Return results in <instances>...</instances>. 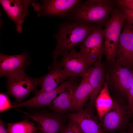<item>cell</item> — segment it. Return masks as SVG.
I'll return each instance as SVG.
<instances>
[{"label": "cell", "instance_id": "1", "mask_svg": "<svg viewBox=\"0 0 133 133\" xmlns=\"http://www.w3.org/2000/svg\"><path fill=\"white\" fill-rule=\"evenodd\" d=\"M98 26L78 21L63 23L59 26L56 33L53 35L56 41L52 52L53 64L57 58L80 45L90 33Z\"/></svg>", "mask_w": 133, "mask_h": 133}, {"label": "cell", "instance_id": "2", "mask_svg": "<svg viewBox=\"0 0 133 133\" xmlns=\"http://www.w3.org/2000/svg\"><path fill=\"white\" fill-rule=\"evenodd\" d=\"M115 0H87L78 3L66 17L70 20L101 26L116 8Z\"/></svg>", "mask_w": 133, "mask_h": 133}, {"label": "cell", "instance_id": "3", "mask_svg": "<svg viewBox=\"0 0 133 133\" xmlns=\"http://www.w3.org/2000/svg\"><path fill=\"white\" fill-rule=\"evenodd\" d=\"M126 20L125 15L120 9L116 8L104 29V54L107 61L109 63L115 61L117 42Z\"/></svg>", "mask_w": 133, "mask_h": 133}, {"label": "cell", "instance_id": "4", "mask_svg": "<svg viewBox=\"0 0 133 133\" xmlns=\"http://www.w3.org/2000/svg\"><path fill=\"white\" fill-rule=\"evenodd\" d=\"M6 84L8 94L15 99L13 105L22 102L30 93H35L39 85L38 78H32L23 72L7 77Z\"/></svg>", "mask_w": 133, "mask_h": 133}, {"label": "cell", "instance_id": "5", "mask_svg": "<svg viewBox=\"0 0 133 133\" xmlns=\"http://www.w3.org/2000/svg\"><path fill=\"white\" fill-rule=\"evenodd\" d=\"M104 30L98 26L80 45L79 52L91 65L104 53Z\"/></svg>", "mask_w": 133, "mask_h": 133}, {"label": "cell", "instance_id": "6", "mask_svg": "<svg viewBox=\"0 0 133 133\" xmlns=\"http://www.w3.org/2000/svg\"><path fill=\"white\" fill-rule=\"evenodd\" d=\"M24 113V117L35 122L42 133H60L64 127L63 118L59 114L34 110L30 113Z\"/></svg>", "mask_w": 133, "mask_h": 133}, {"label": "cell", "instance_id": "7", "mask_svg": "<svg viewBox=\"0 0 133 133\" xmlns=\"http://www.w3.org/2000/svg\"><path fill=\"white\" fill-rule=\"evenodd\" d=\"M80 0H46L41 3L36 1L32 3L34 10L37 12V16H58L63 19L66 17Z\"/></svg>", "mask_w": 133, "mask_h": 133}, {"label": "cell", "instance_id": "8", "mask_svg": "<svg viewBox=\"0 0 133 133\" xmlns=\"http://www.w3.org/2000/svg\"><path fill=\"white\" fill-rule=\"evenodd\" d=\"M118 39L115 53L118 63L129 68L133 66V25L126 20Z\"/></svg>", "mask_w": 133, "mask_h": 133}, {"label": "cell", "instance_id": "9", "mask_svg": "<svg viewBox=\"0 0 133 133\" xmlns=\"http://www.w3.org/2000/svg\"><path fill=\"white\" fill-rule=\"evenodd\" d=\"M74 78H70L50 91L43 92L37 90L35 93L34 96L31 99L13 105L14 108L25 107L37 109L49 107L58 94L63 92L75 81Z\"/></svg>", "mask_w": 133, "mask_h": 133}, {"label": "cell", "instance_id": "10", "mask_svg": "<svg viewBox=\"0 0 133 133\" xmlns=\"http://www.w3.org/2000/svg\"><path fill=\"white\" fill-rule=\"evenodd\" d=\"M58 65L69 78H75L84 75L91 65L79 52L75 49L65 53Z\"/></svg>", "mask_w": 133, "mask_h": 133}, {"label": "cell", "instance_id": "11", "mask_svg": "<svg viewBox=\"0 0 133 133\" xmlns=\"http://www.w3.org/2000/svg\"><path fill=\"white\" fill-rule=\"evenodd\" d=\"M33 1L31 0H1L3 9L9 18L15 23L17 32L21 33L22 25L29 14L28 8Z\"/></svg>", "mask_w": 133, "mask_h": 133}, {"label": "cell", "instance_id": "12", "mask_svg": "<svg viewBox=\"0 0 133 133\" xmlns=\"http://www.w3.org/2000/svg\"><path fill=\"white\" fill-rule=\"evenodd\" d=\"M92 110L88 107L77 112L68 113L67 116L84 133H104L100 122Z\"/></svg>", "mask_w": 133, "mask_h": 133}, {"label": "cell", "instance_id": "13", "mask_svg": "<svg viewBox=\"0 0 133 133\" xmlns=\"http://www.w3.org/2000/svg\"><path fill=\"white\" fill-rule=\"evenodd\" d=\"M30 64L29 56L26 53L12 55L0 54V75L8 77L25 72Z\"/></svg>", "mask_w": 133, "mask_h": 133}, {"label": "cell", "instance_id": "14", "mask_svg": "<svg viewBox=\"0 0 133 133\" xmlns=\"http://www.w3.org/2000/svg\"><path fill=\"white\" fill-rule=\"evenodd\" d=\"M125 108L119 103L114 101L112 107L100 120L104 133L116 131L122 126L127 113Z\"/></svg>", "mask_w": 133, "mask_h": 133}, {"label": "cell", "instance_id": "15", "mask_svg": "<svg viewBox=\"0 0 133 133\" xmlns=\"http://www.w3.org/2000/svg\"><path fill=\"white\" fill-rule=\"evenodd\" d=\"M50 71L45 76L38 78L39 85L41 91L53 90L65 81L70 78L64 70L56 63Z\"/></svg>", "mask_w": 133, "mask_h": 133}, {"label": "cell", "instance_id": "16", "mask_svg": "<svg viewBox=\"0 0 133 133\" xmlns=\"http://www.w3.org/2000/svg\"><path fill=\"white\" fill-rule=\"evenodd\" d=\"M101 59L97 60L91 67L89 77V82L92 89L88 107L92 109L95 101L102 88L104 80V72Z\"/></svg>", "mask_w": 133, "mask_h": 133}, {"label": "cell", "instance_id": "17", "mask_svg": "<svg viewBox=\"0 0 133 133\" xmlns=\"http://www.w3.org/2000/svg\"><path fill=\"white\" fill-rule=\"evenodd\" d=\"M91 67L82 77V79L75 89L74 93L72 110L74 112L82 109L88 98L91 95L92 89L89 80L91 70Z\"/></svg>", "mask_w": 133, "mask_h": 133}, {"label": "cell", "instance_id": "18", "mask_svg": "<svg viewBox=\"0 0 133 133\" xmlns=\"http://www.w3.org/2000/svg\"><path fill=\"white\" fill-rule=\"evenodd\" d=\"M78 84L75 81L59 94L49 107V109L61 115L72 110L73 94Z\"/></svg>", "mask_w": 133, "mask_h": 133}, {"label": "cell", "instance_id": "19", "mask_svg": "<svg viewBox=\"0 0 133 133\" xmlns=\"http://www.w3.org/2000/svg\"><path fill=\"white\" fill-rule=\"evenodd\" d=\"M118 63L112 72L111 79L115 86L128 96L132 79V72L128 67Z\"/></svg>", "mask_w": 133, "mask_h": 133}, {"label": "cell", "instance_id": "20", "mask_svg": "<svg viewBox=\"0 0 133 133\" xmlns=\"http://www.w3.org/2000/svg\"><path fill=\"white\" fill-rule=\"evenodd\" d=\"M113 102L109 93L107 83L105 82L95 101V105L100 120L112 107Z\"/></svg>", "mask_w": 133, "mask_h": 133}, {"label": "cell", "instance_id": "21", "mask_svg": "<svg viewBox=\"0 0 133 133\" xmlns=\"http://www.w3.org/2000/svg\"><path fill=\"white\" fill-rule=\"evenodd\" d=\"M9 133H37L38 127L26 118L21 121L6 123Z\"/></svg>", "mask_w": 133, "mask_h": 133}, {"label": "cell", "instance_id": "22", "mask_svg": "<svg viewBox=\"0 0 133 133\" xmlns=\"http://www.w3.org/2000/svg\"><path fill=\"white\" fill-rule=\"evenodd\" d=\"M8 96L3 93L0 94V112H3L11 109L14 108Z\"/></svg>", "mask_w": 133, "mask_h": 133}, {"label": "cell", "instance_id": "23", "mask_svg": "<svg viewBox=\"0 0 133 133\" xmlns=\"http://www.w3.org/2000/svg\"><path fill=\"white\" fill-rule=\"evenodd\" d=\"M118 6L120 8H125L133 11V0H115Z\"/></svg>", "mask_w": 133, "mask_h": 133}, {"label": "cell", "instance_id": "24", "mask_svg": "<svg viewBox=\"0 0 133 133\" xmlns=\"http://www.w3.org/2000/svg\"><path fill=\"white\" fill-rule=\"evenodd\" d=\"M132 68L133 77L128 96V102L127 106V114L130 113L131 110L133 107V66Z\"/></svg>", "mask_w": 133, "mask_h": 133}, {"label": "cell", "instance_id": "25", "mask_svg": "<svg viewBox=\"0 0 133 133\" xmlns=\"http://www.w3.org/2000/svg\"><path fill=\"white\" fill-rule=\"evenodd\" d=\"M120 9L125 15L126 18V20L131 24H133V11L125 8Z\"/></svg>", "mask_w": 133, "mask_h": 133}, {"label": "cell", "instance_id": "26", "mask_svg": "<svg viewBox=\"0 0 133 133\" xmlns=\"http://www.w3.org/2000/svg\"><path fill=\"white\" fill-rule=\"evenodd\" d=\"M60 133H74L72 128L71 121L66 126L64 127Z\"/></svg>", "mask_w": 133, "mask_h": 133}, {"label": "cell", "instance_id": "27", "mask_svg": "<svg viewBox=\"0 0 133 133\" xmlns=\"http://www.w3.org/2000/svg\"><path fill=\"white\" fill-rule=\"evenodd\" d=\"M0 133H9L4 126V122L0 119Z\"/></svg>", "mask_w": 133, "mask_h": 133}, {"label": "cell", "instance_id": "28", "mask_svg": "<svg viewBox=\"0 0 133 133\" xmlns=\"http://www.w3.org/2000/svg\"><path fill=\"white\" fill-rule=\"evenodd\" d=\"M71 121L72 123V127L74 133H81V131L77 125L73 122Z\"/></svg>", "mask_w": 133, "mask_h": 133}, {"label": "cell", "instance_id": "29", "mask_svg": "<svg viewBox=\"0 0 133 133\" xmlns=\"http://www.w3.org/2000/svg\"><path fill=\"white\" fill-rule=\"evenodd\" d=\"M129 131L130 133H133V122L130 124L129 125Z\"/></svg>", "mask_w": 133, "mask_h": 133}, {"label": "cell", "instance_id": "30", "mask_svg": "<svg viewBox=\"0 0 133 133\" xmlns=\"http://www.w3.org/2000/svg\"><path fill=\"white\" fill-rule=\"evenodd\" d=\"M130 113H131L133 115V107L131 110Z\"/></svg>", "mask_w": 133, "mask_h": 133}, {"label": "cell", "instance_id": "31", "mask_svg": "<svg viewBox=\"0 0 133 133\" xmlns=\"http://www.w3.org/2000/svg\"><path fill=\"white\" fill-rule=\"evenodd\" d=\"M121 133H130L129 131L128 132H122Z\"/></svg>", "mask_w": 133, "mask_h": 133}, {"label": "cell", "instance_id": "32", "mask_svg": "<svg viewBox=\"0 0 133 133\" xmlns=\"http://www.w3.org/2000/svg\"><path fill=\"white\" fill-rule=\"evenodd\" d=\"M37 133H42L39 130V131H38Z\"/></svg>", "mask_w": 133, "mask_h": 133}, {"label": "cell", "instance_id": "33", "mask_svg": "<svg viewBox=\"0 0 133 133\" xmlns=\"http://www.w3.org/2000/svg\"><path fill=\"white\" fill-rule=\"evenodd\" d=\"M80 130V131H81V133H83V132L82 131H81Z\"/></svg>", "mask_w": 133, "mask_h": 133}]
</instances>
